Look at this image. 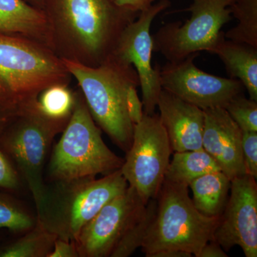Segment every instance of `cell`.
<instances>
[{
  "label": "cell",
  "instance_id": "cell-1",
  "mask_svg": "<svg viewBox=\"0 0 257 257\" xmlns=\"http://www.w3.org/2000/svg\"><path fill=\"white\" fill-rule=\"evenodd\" d=\"M42 11L56 55L89 67L110 56L124 29L140 15L114 0H43Z\"/></svg>",
  "mask_w": 257,
  "mask_h": 257
},
{
  "label": "cell",
  "instance_id": "cell-2",
  "mask_svg": "<svg viewBox=\"0 0 257 257\" xmlns=\"http://www.w3.org/2000/svg\"><path fill=\"white\" fill-rule=\"evenodd\" d=\"M62 60L69 74L77 79L96 124L116 146L127 152L133 143L135 126L126 109V93L131 86L140 87L133 66L111 55L98 67Z\"/></svg>",
  "mask_w": 257,
  "mask_h": 257
},
{
  "label": "cell",
  "instance_id": "cell-3",
  "mask_svg": "<svg viewBox=\"0 0 257 257\" xmlns=\"http://www.w3.org/2000/svg\"><path fill=\"white\" fill-rule=\"evenodd\" d=\"M72 75L50 47L0 34V107L18 111L47 87L69 84Z\"/></svg>",
  "mask_w": 257,
  "mask_h": 257
},
{
  "label": "cell",
  "instance_id": "cell-4",
  "mask_svg": "<svg viewBox=\"0 0 257 257\" xmlns=\"http://www.w3.org/2000/svg\"><path fill=\"white\" fill-rule=\"evenodd\" d=\"M128 184L121 170L102 178L82 177L47 182L37 220L59 239L74 241L101 208Z\"/></svg>",
  "mask_w": 257,
  "mask_h": 257
},
{
  "label": "cell",
  "instance_id": "cell-5",
  "mask_svg": "<svg viewBox=\"0 0 257 257\" xmlns=\"http://www.w3.org/2000/svg\"><path fill=\"white\" fill-rule=\"evenodd\" d=\"M51 153L45 182L96 177L113 173L124 159L111 151L101 138L80 89L76 92L73 113Z\"/></svg>",
  "mask_w": 257,
  "mask_h": 257
},
{
  "label": "cell",
  "instance_id": "cell-6",
  "mask_svg": "<svg viewBox=\"0 0 257 257\" xmlns=\"http://www.w3.org/2000/svg\"><path fill=\"white\" fill-rule=\"evenodd\" d=\"M69 120L51 119L37 106V99L22 106L8 121L0 147L13 168L31 192L36 211L46 189L45 167L54 139L62 133Z\"/></svg>",
  "mask_w": 257,
  "mask_h": 257
},
{
  "label": "cell",
  "instance_id": "cell-7",
  "mask_svg": "<svg viewBox=\"0 0 257 257\" xmlns=\"http://www.w3.org/2000/svg\"><path fill=\"white\" fill-rule=\"evenodd\" d=\"M157 200L156 215L141 246L145 256L164 250H179L197 257L212 239L221 216L204 215L193 204L188 187L167 181Z\"/></svg>",
  "mask_w": 257,
  "mask_h": 257
},
{
  "label": "cell",
  "instance_id": "cell-8",
  "mask_svg": "<svg viewBox=\"0 0 257 257\" xmlns=\"http://www.w3.org/2000/svg\"><path fill=\"white\" fill-rule=\"evenodd\" d=\"M234 0H192L184 11L190 13L184 23L162 25L153 35L154 51L168 62H177L202 51L209 52L231 20L229 7Z\"/></svg>",
  "mask_w": 257,
  "mask_h": 257
},
{
  "label": "cell",
  "instance_id": "cell-9",
  "mask_svg": "<svg viewBox=\"0 0 257 257\" xmlns=\"http://www.w3.org/2000/svg\"><path fill=\"white\" fill-rule=\"evenodd\" d=\"M172 152L160 116L144 114L135 125L133 143L120 170L145 205L160 192Z\"/></svg>",
  "mask_w": 257,
  "mask_h": 257
},
{
  "label": "cell",
  "instance_id": "cell-10",
  "mask_svg": "<svg viewBox=\"0 0 257 257\" xmlns=\"http://www.w3.org/2000/svg\"><path fill=\"white\" fill-rule=\"evenodd\" d=\"M170 0H160L149 9L141 12L121 33L111 56L126 64L133 65L138 73L143 94L144 113L155 114L162 88L160 67L152 64L154 52L152 23L157 15L170 8Z\"/></svg>",
  "mask_w": 257,
  "mask_h": 257
},
{
  "label": "cell",
  "instance_id": "cell-11",
  "mask_svg": "<svg viewBox=\"0 0 257 257\" xmlns=\"http://www.w3.org/2000/svg\"><path fill=\"white\" fill-rule=\"evenodd\" d=\"M199 53L184 60L168 62L160 67L162 89L203 110L225 108L235 96L242 94L239 80L207 73L194 64Z\"/></svg>",
  "mask_w": 257,
  "mask_h": 257
},
{
  "label": "cell",
  "instance_id": "cell-12",
  "mask_svg": "<svg viewBox=\"0 0 257 257\" xmlns=\"http://www.w3.org/2000/svg\"><path fill=\"white\" fill-rule=\"evenodd\" d=\"M145 206L137 191L128 186L81 230L74 241L79 257H111Z\"/></svg>",
  "mask_w": 257,
  "mask_h": 257
},
{
  "label": "cell",
  "instance_id": "cell-13",
  "mask_svg": "<svg viewBox=\"0 0 257 257\" xmlns=\"http://www.w3.org/2000/svg\"><path fill=\"white\" fill-rule=\"evenodd\" d=\"M229 192L211 240L225 251L239 246L246 257H256V179L248 175L232 179Z\"/></svg>",
  "mask_w": 257,
  "mask_h": 257
},
{
  "label": "cell",
  "instance_id": "cell-14",
  "mask_svg": "<svg viewBox=\"0 0 257 257\" xmlns=\"http://www.w3.org/2000/svg\"><path fill=\"white\" fill-rule=\"evenodd\" d=\"M204 111L202 148L230 180L246 175L241 150L242 131L224 108Z\"/></svg>",
  "mask_w": 257,
  "mask_h": 257
},
{
  "label": "cell",
  "instance_id": "cell-15",
  "mask_svg": "<svg viewBox=\"0 0 257 257\" xmlns=\"http://www.w3.org/2000/svg\"><path fill=\"white\" fill-rule=\"evenodd\" d=\"M160 119L172 152L202 148L204 111L162 89L157 102Z\"/></svg>",
  "mask_w": 257,
  "mask_h": 257
},
{
  "label": "cell",
  "instance_id": "cell-16",
  "mask_svg": "<svg viewBox=\"0 0 257 257\" xmlns=\"http://www.w3.org/2000/svg\"><path fill=\"white\" fill-rule=\"evenodd\" d=\"M0 34L25 37L52 50L45 13L24 0H0Z\"/></svg>",
  "mask_w": 257,
  "mask_h": 257
},
{
  "label": "cell",
  "instance_id": "cell-17",
  "mask_svg": "<svg viewBox=\"0 0 257 257\" xmlns=\"http://www.w3.org/2000/svg\"><path fill=\"white\" fill-rule=\"evenodd\" d=\"M208 52L217 55L229 78L239 80L250 99L257 101V47L227 40L222 32Z\"/></svg>",
  "mask_w": 257,
  "mask_h": 257
},
{
  "label": "cell",
  "instance_id": "cell-18",
  "mask_svg": "<svg viewBox=\"0 0 257 257\" xmlns=\"http://www.w3.org/2000/svg\"><path fill=\"white\" fill-rule=\"evenodd\" d=\"M192 202L204 215L221 216L229 197L231 180L221 171L210 172L196 179L189 186Z\"/></svg>",
  "mask_w": 257,
  "mask_h": 257
},
{
  "label": "cell",
  "instance_id": "cell-19",
  "mask_svg": "<svg viewBox=\"0 0 257 257\" xmlns=\"http://www.w3.org/2000/svg\"><path fill=\"white\" fill-rule=\"evenodd\" d=\"M217 171H221L220 167L203 148L175 152L166 171L165 181L189 187L196 179Z\"/></svg>",
  "mask_w": 257,
  "mask_h": 257
},
{
  "label": "cell",
  "instance_id": "cell-20",
  "mask_svg": "<svg viewBox=\"0 0 257 257\" xmlns=\"http://www.w3.org/2000/svg\"><path fill=\"white\" fill-rule=\"evenodd\" d=\"M56 239L37 219L36 224L22 237L0 248V257H49Z\"/></svg>",
  "mask_w": 257,
  "mask_h": 257
},
{
  "label": "cell",
  "instance_id": "cell-21",
  "mask_svg": "<svg viewBox=\"0 0 257 257\" xmlns=\"http://www.w3.org/2000/svg\"><path fill=\"white\" fill-rule=\"evenodd\" d=\"M237 25L225 33V38L257 47V0H234L229 7Z\"/></svg>",
  "mask_w": 257,
  "mask_h": 257
},
{
  "label": "cell",
  "instance_id": "cell-22",
  "mask_svg": "<svg viewBox=\"0 0 257 257\" xmlns=\"http://www.w3.org/2000/svg\"><path fill=\"white\" fill-rule=\"evenodd\" d=\"M76 102V92L69 84H57L42 91L37 99V106L47 117L69 120Z\"/></svg>",
  "mask_w": 257,
  "mask_h": 257
},
{
  "label": "cell",
  "instance_id": "cell-23",
  "mask_svg": "<svg viewBox=\"0 0 257 257\" xmlns=\"http://www.w3.org/2000/svg\"><path fill=\"white\" fill-rule=\"evenodd\" d=\"M36 223L37 214L12 193L0 190V229L24 234Z\"/></svg>",
  "mask_w": 257,
  "mask_h": 257
},
{
  "label": "cell",
  "instance_id": "cell-24",
  "mask_svg": "<svg viewBox=\"0 0 257 257\" xmlns=\"http://www.w3.org/2000/svg\"><path fill=\"white\" fill-rule=\"evenodd\" d=\"M157 209V199L147 203L143 212L120 240L111 257H127L141 247L150 225L155 219Z\"/></svg>",
  "mask_w": 257,
  "mask_h": 257
},
{
  "label": "cell",
  "instance_id": "cell-25",
  "mask_svg": "<svg viewBox=\"0 0 257 257\" xmlns=\"http://www.w3.org/2000/svg\"><path fill=\"white\" fill-rule=\"evenodd\" d=\"M242 132H257V101L243 94L235 96L224 108Z\"/></svg>",
  "mask_w": 257,
  "mask_h": 257
},
{
  "label": "cell",
  "instance_id": "cell-26",
  "mask_svg": "<svg viewBox=\"0 0 257 257\" xmlns=\"http://www.w3.org/2000/svg\"><path fill=\"white\" fill-rule=\"evenodd\" d=\"M16 112L0 107V136L8 121ZM23 184L16 171L5 157L0 147V190L13 194L19 192Z\"/></svg>",
  "mask_w": 257,
  "mask_h": 257
},
{
  "label": "cell",
  "instance_id": "cell-27",
  "mask_svg": "<svg viewBox=\"0 0 257 257\" xmlns=\"http://www.w3.org/2000/svg\"><path fill=\"white\" fill-rule=\"evenodd\" d=\"M241 150L246 175L257 179V132H242Z\"/></svg>",
  "mask_w": 257,
  "mask_h": 257
},
{
  "label": "cell",
  "instance_id": "cell-28",
  "mask_svg": "<svg viewBox=\"0 0 257 257\" xmlns=\"http://www.w3.org/2000/svg\"><path fill=\"white\" fill-rule=\"evenodd\" d=\"M138 86H131L126 93V109L130 119L135 126L143 119L144 109L143 101L140 100L138 94Z\"/></svg>",
  "mask_w": 257,
  "mask_h": 257
},
{
  "label": "cell",
  "instance_id": "cell-29",
  "mask_svg": "<svg viewBox=\"0 0 257 257\" xmlns=\"http://www.w3.org/2000/svg\"><path fill=\"white\" fill-rule=\"evenodd\" d=\"M49 257H79L75 242L57 238Z\"/></svg>",
  "mask_w": 257,
  "mask_h": 257
},
{
  "label": "cell",
  "instance_id": "cell-30",
  "mask_svg": "<svg viewBox=\"0 0 257 257\" xmlns=\"http://www.w3.org/2000/svg\"><path fill=\"white\" fill-rule=\"evenodd\" d=\"M120 8L130 10L134 13H140L145 11L155 3V0H114Z\"/></svg>",
  "mask_w": 257,
  "mask_h": 257
},
{
  "label": "cell",
  "instance_id": "cell-31",
  "mask_svg": "<svg viewBox=\"0 0 257 257\" xmlns=\"http://www.w3.org/2000/svg\"><path fill=\"white\" fill-rule=\"evenodd\" d=\"M228 256L226 251L221 248L219 243L215 241H209L206 243L197 257H226Z\"/></svg>",
  "mask_w": 257,
  "mask_h": 257
},
{
  "label": "cell",
  "instance_id": "cell-32",
  "mask_svg": "<svg viewBox=\"0 0 257 257\" xmlns=\"http://www.w3.org/2000/svg\"><path fill=\"white\" fill-rule=\"evenodd\" d=\"M192 254L179 250H164L153 253L150 257H191Z\"/></svg>",
  "mask_w": 257,
  "mask_h": 257
},
{
  "label": "cell",
  "instance_id": "cell-33",
  "mask_svg": "<svg viewBox=\"0 0 257 257\" xmlns=\"http://www.w3.org/2000/svg\"><path fill=\"white\" fill-rule=\"evenodd\" d=\"M24 1L26 2L27 3L34 7V8L42 10L43 0H24Z\"/></svg>",
  "mask_w": 257,
  "mask_h": 257
}]
</instances>
